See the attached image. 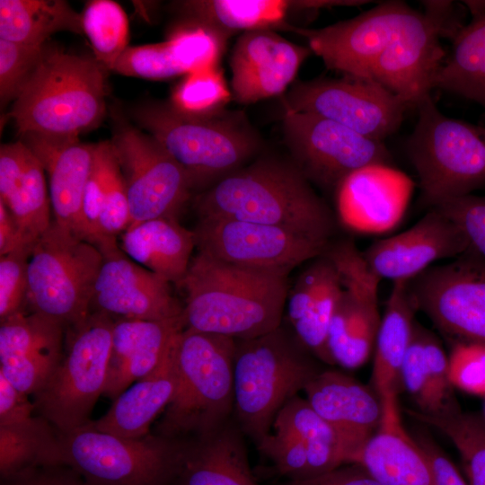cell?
I'll return each instance as SVG.
<instances>
[{
	"instance_id": "24",
	"label": "cell",
	"mask_w": 485,
	"mask_h": 485,
	"mask_svg": "<svg viewBox=\"0 0 485 485\" xmlns=\"http://www.w3.org/2000/svg\"><path fill=\"white\" fill-rule=\"evenodd\" d=\"M440 35L424 13L410 23L373 65L369 77L415 107L433 90L445 52Z\"/></svg>"
},
{
	"instance_id": "18",
	"label": "cell",
	"mask_w": 485,
	"mask_h": 485,
	"mask_svg": "<svg viewBox=\"0 0 485 485\" xmlns=\"http://www.w3.org/2000/svg\"><path fill=\"white\" fill-rule=\"evenodd\" d=\"M470 248L457 224L436 207L410 228L372 243L363 255L381 279L409 281L432 264L454 259Z\"/></svg>"
},
{
	"instance_id": "22",
	"label": "cell",
	"mask_w": 485,
	"mask_h": 485,
	"mask_svg": "<svg viewBox=\"0 0 485 485\" xmlns=\"http://www.w3.org/2000/svg\"><path fill=\"white\" fill-rule=\"evenodd\" d=\"M36 155L48 178L53 222L89 242L83 216V198L96 152V144L78 137H52L36 133L21 139Z\"/></svg>"
},
{
	"instance_id": "41",
	"label": "cell",
	"mask_w": 485,
	"mask_h": 485,
	"mask_svg": "<svg viewBox=\"0 0 485 485\" xmlns=\"http://www.w3.org/2000/svg\"><path fill=\"white\" fill-rule=\"evenodd\" d=\"M405 412L449 437L461 455L468 485H485V417L462 410L446 417L426 415L408 409Z\"/></svg>"
},
{
	"instance_id": "12",
	"label": "cell",
	"mask_w": 485,
	"mask_h": 485,
	"mask_svg": "<svg viewBox=\"0 0 485 485\" xmlns=\"http://www.w3.org/2000/svg\"><path fill=\"white\" fill-rule=\"evenodd\" d=\"M417 311L454 342L485 345V260L471 246L408 281Z\"/></svg>"
},
{
	"instance_id": "33",
	"label": "cell",
	"mask_w": 485,
	"mask_h": 485,
	"mask_svg": "<svg viewBox=\"0 0 485 485\" xmlns=\"http://www.w3.org/2000/svg\"><path fill=\"white\" fill-rule=\"evenodd\" d=\"M176 485H258L240 432L229 422L184 441Z\"/></svg>"
},
{
	"instance_id": "50",
	"label": "cell",
	"mask_w": 485,
	"mask_h": 485,
	"mask_svg": "<svg viewBox=\"0 0 485 485\" xmlns=\"http://www.w3.org/2000/svg\"><path fill=\"white\" fill-rule=\"evenodd\" d=\"M1 485H89L66 465H40L1 479Z\"/></svg>"
},
{
	"instance_id": "39",
	"label": "cell",
	"mask_w": 485,
	"mask_h": 485,
	"mask_svg": "<svg viewBox=\"0 0 485 485\" xmlns=\"http://www.w3.org/2000/svg\"><path fill=\"white\" fill-rule=\"evenodd\" d=\"M485 108V15L472 19L452 40L433 84Z\"/></svg>"
},
{
	"instance_id": "4",
	"label": "cell",
	"mask_w": 485,
	"mask_h": 485,
	"mask_svg": "<svg viewBox=\"0 0 485 485\" xmlns=\"http://www.w3.org/2000/svg\"><path fill=\"white\" fill-rule=\"evenodd\" d=\"M234 339L182 329L174 341L177 385L156 435L188 441L228 422L234 411ZM190 439V440H191Z\"/></svg>"
},
{
	"instance_id": "14",
	"label": "cell",
	"mask_w": 485,
	"mask_h": 485,
	"mask_svg": "<svg viewBox=\"0 0 485 485\" xmlns=\"http://www.w3.org/2000/svg\"><path fill=\"white\" fill-rule=\"evenodd\" d=\"M283 104L285 110L314 113L382 142L397 131L408 109L377 81L348 75L297 82Z\"/></svg>"
},
{
	"instance_id": "52",
	"label": "cell",
	"mask_w": 485,
	"mask_h": 485,
	"mask_svg": "<svg viewBox=\"0 0 485 485\" xmlns=\"http://www.w3.org/2000/svg\"><path fill=\"white\" fill-rule=\"evenodd\" d=\"M424 13L436 27L441 38L453 40L465 26L463 4L454 1H422Z\"/></svg>"
},
{
	"instance_id": "45",
	"label": "cell",
	"mask_w": 485,
	"mask_h": 485,
	"mask_svg": "<svg viewBox=\"0 0 485 485\" xmlns=\"http://www.w3.org/2000/svg\"><path fill=\"white\" fill-rule=\"evenodd\" d=\"M43 46H33L0 39L1 109L14 101L36 69Z\"/></svg>"
},
{
	"instance_id": "56",
	"label": "cell",
	"mask_w": 485,
	"mask_h": 485,
	"mask_svg": "<svg viewBox=\"0 0 485 485\" xmlns=\"http://www.w3.org/2000/svg\"><path fill=\"white\" fill-rule=\"evenodd\" d=\"M463 5L472 14V19L480 18L485 15V0H467L463 2Z\"/></svg>"
},
{
	"instance_id": "23",
	"label": "cell",
	"mask_w": 485,
	"mask_h": 485,
	"mask_svg": "<svg viewBox=\"0 0 485 485\" xmlns=\"http://www.w3.org/2000/svg\"><path fill=\"white\" fill-rule=\"evenodd\" d=\"M312 408L340 435L352 463L382 421L384 405L376 391L337 370L318 373L304 387Z\"/></svg>"
},
{
	"instance_id": "25",
	"label": "cell",
	"mask_w": 485,
	"mask_h": 485,
	"mask_svg": "<svg viewBox=\"0 0 485 485\" xmlns=\"http://www.w3.org/2000/svg\"><path fill=\"white\" fill-rule=\"evenodd\" d=\"M231 36L215 28L187 22L163 42L128 47L112 71L162 80L218 66Z\"/></svg>"
},
{
	"instance_id": "37",
	"label": "cell",
	"mask_w": 485,
	"mask_h": 485,
	"mask_svg": "<svg viewBox=\"0 0 485 485\" xmlns=\"http://www.w3.org/2000/svg\"><path fill=\"white\" fill-rule=\"evenodd\" d=\"M84 34L82 14L63 0H1L0 39L43 46L55 33Z\"/></svg>"
},
{
	"instance_id": "19",
	"label": "cell",
	"mask_w": 485,
	"mask_h": 485,
	"mask_svg": "<svg viewBox=\"0 0 485 485\" xmlns=\"http://www.w3.org/2000/svg\"><path fill=\"white\" fill-rule=\"evenodd\" d=\"M312 50L295 44L273 30L244 31L230 58L234 100L251 104L283 93Z\"/></svg>"
},
{
	"instance_id": "38",
	"label": "cell",
	"mask_w": 485,
	"mask_h": 485,
	"mask_svg": "<svg viewBox=\"0 0 485 485\" xmlns=\"http://www.w3.org/2000/svg\"><path fill=\"white\" fill-rule=\"evenodd\" d=\"M273 428L296 436L304 445L307 477L332 471L348 463V449L338 432L322 418L306 399L295 396L278 411Z\"/></svg>"
},
{
	"instance_id": "49",
	"label": "cell",
	"mask_w": 485,
	"mask_h": 485,
	"mask_svg": "<svg viewBox=\"0 0 485 485\" xmlns=\"http://www.w3.org/2000/svg\"><path fill=\"white\" fill-rule=\"evenodd\" d=\"M433 207L454 220L465 234L470 246L485 260V195L470 194Z\"/></svg>"
},
{
	"instance_id": "17",
	"label": "cell",
	"mask_w": 485,
	"mask_h": 485,
	"mask_svg": "<svg viewBox=\"0 0 485 485\" xmlns=\"http://www.w3.org/2000/svg\"><path fill=\"white\" fill-rule=\"evenodd\" d=\"M91 312L113 319L166 321L181 318L183 305L172 284L126 256L121 249L103 255Z\"/></svg>"
},
{
	"instance_id": "29",
	"label": "cell",
	"mask_w": 485,
	"mask_h": 485,
	"mask_svg": "<svg viewBox=\"0 0 485 485\" xmlns=\"http://www.w3.org/2000/svg\"><path fill=\"white\" fill-rule=\"evenodd\" d=\"M401 381L420 413L446 417L461 410L449 378L448 357L436 336L417 322L401 366Z\"/></svg>"
},
{
	"instance_id": "55",
	"label": "cell",
	"mask_w": 485,
	"mask_h": 485,
	"mask_svg": "<svg viewBox=\"0 0 485 485\" xmlns=\"http://www.w3.org/2000/svg\"><path fill=\"white\" fill-rule=\"evenodd\" d=\"M21 248H33V246L25 242L11 213L0 201V256Z\"/></svg>"
},
{
	"instance_id": "9",
	"label": "cell",
	"mask_w": 485,
	"mask_h": 485,
	"mask_svg": "<svg viewBox=\"0 0 485 485\" xmlns=\"http://www.w3.org/2000/svg\"><path fill=\"white\" fill-rule=\"evenodd\" d=\"M115 319L91 312L66 330L63 357L48 382L34 393L35 412L55 429L67 432L88 424L103 394Z\"/></svg>"
},
{
	"instance_id": "34",
	"label": "cell",
	"mask_w": 485,
	"mask_h": 485,
	"mask_svg": "<svg viewBox=\"0 0 485 485\" xmlns=\"http://www.w3.org/2000/svg\"><path fill=\"white\" fill-rule=\"evenodd\" d=\"M381 319L378 295L342 287L327 338L332 364L347 369L363 366L375 348Z\"/></svg>"
},
{
	"instance_id": "54",
	"label": "cell",
	"mask_w": 485,
	"mask_h": 485,
	"mask_svg": "<svg viewBox=\"0 0 485 485\" xmlns=\"http://www.w3.org/2000/svg\"><path fill=\"white\" fill-rule=\"evenodd\" d=\"M285 485H379L368 472L357 463L340 466L313 477L291 480Z\"/></svg>"
},
{
	"instance_id": "46",
	"label": "cell",
	"mask_w": 485,
	"mask_h": 485,
	"mask_svg": "<svg viewBox=\"0 0 485 485\" xmlns=\"http://www.w3.org/2000/svg\"><path fill=\"white\" fill-rule=\"evenodd\" d=\"M32 248L0 256V320L27 310L28 263Z\"/></svg>"
},
{
	"instance_id": "35",
	"label": "cell",
	"mask_w": 485,
	"mask_h": 485,
	"mask_svg": "<svg viewBox=\"0 0 485 485\" xmlns=\"http://www.w3.org/2000/svg\"><path fill=\"white\" fill-rule=\"evenodd\" d=\"M416 312L408 281L393 282L374 348L373 388L382 400L397 399L401 389V370Z\"/></svg>"
},
{
	"instance_id": "40",
	"label": "cell",
	"mask_w": 485,
	"mask_h": 485,
	"mask_svg": "<svg viewBox=\"0 0 485 485\" xmlns=\"http://www.w3.org/2000/svg\"><path fill=\"white\" fill-rule=\"evenodd\" d=\"M58 445L57 431L40 415L1 425V479L36 466L58 465Z\"/></svg>"
},
{
	"instance_id": "20",
	"label": "cell",
	"mask_w": 485,
	"mask_h": 485,
	"mask_svg": "<svg viewBox=\"0 0 485 485\" xmlns=\"http://www.w3.org/2000/svg\"><path fill=\"white\" fill-rule=\"evenodd\" d=\"M413 181L389 164H371L347 176L335 190L338 217L348 228L379 234L402 218Z\"/></svg>"
},
{
	"instance_id": "8",
	"label": "cell",
	"mask_w": 485,
	"mask_h": 485,
	"mask_svg": "<svg viewBox=\"0 0 485 485\" xmlns=\"http://www.w3.org/2000/svg\"><path fill=\"white\" fill-rule=\"evenodd\" d=\"M57 433L58 465L70 467L89 485H176L184 441L150 434L126 438L89 423Z\"/></svg>"
},
{
	"instance_id": "31",
	"label": "cell",
	"mask_w": 485,
	"mask_h": 485,
	"mask_svg": "<svg viewBox=\"0 0 485 485\" xmlns=\"http://www.w3.org/2000/svg\"><path fill=\"white\" fill-rule=\"evenodd\" d=\"M186 22L200 23L232 36L253 30L287 31L289 13L328 8V0H189L173 4Z\"/></svg>"
},
{
	"instance_id": "26",
	"label": "cell",
	"mask_w": 485,
	"mask_h": 485,
	"mask_svg": "<svg viewBox=\"0 0 485 485\" xmlns=\"http://www.w3.org/2000/svg\"><path fill=\"white\" fill-rule=\"evenodd\" d=\"M342 290L340 275L323 253L297 278L287 297V318L299 343L325 363L331 321Z\"/></svg>"
},
{
	"instance_id": "42",
	"label": "cell",
	"mask_w": 485,
	"mask_h": 485,
	"mask_svg": "<svg viewBox=\"0 0 485 485\" xmlns=\"http://www.w3.org/2000/svg\"><path fill=\"white\" fill-rule=\"evenodd\" d=\"M82 14L83 32L91 43L93 57L106 70H113L126 50L128 21L125 11L111 0L89 2Z\"/></svg>"
},
{
	"instance_id": "27",
	"label": "cell",
	"mask_w": 485,
	"mask_h": 485,
	"mask_svg": "<svg viewBox=\"0 0 485 485\" xmlns=\"http://www.w3.org/2000/svg\"><path fill=\"white\" fill-rule=\"evenodd\" d=\"M382 421L352 463L379 485H435L429 461L403 428L397 399L384 400Z\"/></svg>"
},
{
	"instance_id": "6",
	"label": "cell",
	"mask_w": 485,
	"mask_h": 485,
	"mask_svg": "<svg viewBox=\"0 0 485 485\" xmlns=\"http://www.w3.org/2000/svg\"><path fill=\"white\" fill-rule=\"evenodd\" d=\"M235 341L234 412L242 430L257 443L270 432L281 408L321 371L280 326Z\"/></svg>"
},
{
	"instance_id": "36",
	"label": "cell",
	"mask_w": 485,
	"mask_h": 485,
	"mask_svg": "<svg viewBox=\"0 0 485 485\" xmlns=\"http://www.w3.org/2000/svg\"><path fill=\"white\" fill-rule=\"evenodd\" d=\"M0 201L11 213L29 245L33 246L51 225L45 170L30 148L22 163L11 164L1 171Z\"/></svg>"
},
{
	"instance_id": "7",
	"label": "cell",
	"mask_w": 485,
	"mask_h": 485,
	"mask_svg": "<svg viewBox=\"0 0 485 485\" xmlns=\"http://www.w3.org/2000/svg\"><path fill=\"white\" fill-rule=\"evenodd\" d=\"M416 108L407 152L423 202L433 207L485 188V127L444 115L430 94Z\"/></svg>"
},
{
	"instance_id": "53",
	"label": "cell",
	"mask_w": 485,
	"mask_h": 485,
	"mask_svg": "<svg viewBox=\"0 0 485 485\" xmlns=\"http://www.w3.org/2000/svg\"><path fill=\"white\" fill-rule=\"evenodd\" d=\"M33 411L35 406L28 395L16 389L0 373V426L28 419Z\"/></svg>"
},
{
	"instance_id": "5",
	"label": "cell",
	"mask_w": 485,
	"mask_h": 485,
	"mask_svg": "<svg viewBox=\"0 0 485 485\" xmlns=\"http://www.w3.org/2000/svg\"><path fill=\"white\" fill-rule=\"evenodd\" d=\"M131 116L186 172L193 189L207 190L241 169L260 146L242 115L225 111L191 118L169 103L146 102L135 107Z\"/></svg>"
},
{
	"instance_id": "32",
	"label": "cell",
	"mask_w": 485,
	"mask_h": 485,
	"mask_svg": "<svg viewBox=\"0 0 485 485\" xmlns=\"http://www.w3.org/2000/svg\"><path fill=\"white\" fill-rule=\"evenodd\" d=\"M196 247L193 230L173 217L130 225L120 234V249L132 260L181 288Z\"/></svg>"
},
{
	"instance_id": "13",
	"label": "cell",
	"mask_w": 485,
	"mask_h": 485,
	"mask_svg": "<svg viewBox=\"0 0 485 485\" xmlns=\"http://www.w3.org/2000/svg\"><path fill=\"white\" fill-rule=\"evenodd\" d=\"M283 131L294 163L309 181L328 190L335 191L347 176L365 166L392 165L384 142L314 113L285 110Z\"/></svg>"
},
{
	"instance_id": "44",
	"label": "cell",
	"mask_w": 485,
	"mask_h": 485,
	"mask_svg": "<svg viewBox=\"0 0 485 485\" xmlns=\"http://www.w3.org/2000/svg\"><path fill=\"white\" fill-rule=\"evenodd\" d=\"M101 150L105 193L101 216V230L109 241H118L117 236L130 225L129 204L126 182L110 140L99 143Z\"/></svg>"
},
{
	"instance_id": "48",
	"label": "cell",
	"mask_w": 485,
	"mask_h": 485,
	"mask_svg": "<svg viewBox=\"0 0 485 485\" xmlns=\"http://www.w3.org/2000/svg\"><path fill=\"white\" fill-rule=\"evenodd\" d=\"M257 445L281 474L292 480L307 477L308 460L305 447L291 433L274 428L273 433L267 434Z\"/></svg>"
},
{
	"instance_id": "1",
	"label": "cell",
	"mask_w": 485,
	"mask_h": 485,
	"mask_svg": "<svg viewBox=\"0 0 485 485\" xmlns=\"http://www.w3.org/2000/svg\"><path fill=\"white\" fill-rule=\"evenodd\" d=\"M200 218L236 219L281 226L330 242L335 217L295 163L264 157L201 191Z\"/></svg>"
},
{
	"instance_id": "10",
	"label": "cell",
	"mask_w": 485,
	"mask_h": 485,
	"mask_svg": "<svg viewBox=\"0 0 485 485\" xmlns=\"http://www.w3.org/2000/svg\"><path fill=\"white\" fill-rule=\"evenodd\" d=\"M103 261L93 243L52 220L36 241L28 263L27 310L66 330L91 313L94 284Z\"/></svg>"
},
{
	"instance_id": "16",
	"label": "cell",
	"mask_w": 485,
	"mask_h": 485,
	"mask_svg": "<svg viewBox=\"0 0 485 485\" xmlns=\"http://www.w3.org/2000/svg\"><path fill=\"white\" fill-rule=\"evenodd\" d=\"M407 3L385 1L344 21L319 29L290 25L325 66L343 75L370 78L378 57L419 15Z\"/></svg>"
},
{
	"instance_id": "47",
	"label": "cell",
	"mask_w": 485,
	"mask_h": 485,
	"mask_svg": "<svg viewBox=\"0 0 485 485\" xmlns=\"http://www.w3.org/2000/svg\"><path fill=\"white\" fill-rule=\"evenodd\" d=\"M449 378L464 392L485 395V345L454 342L448 357Z\"/></svg>"
},
{
	"instance_id": "3",
	"label": "cell",
	"mask_w": 485,
	"mask_h": 485,
	"mask_svg": "<svg viewBox=\"0 0 485 485\" xmlns=\"http://www.w3.org/2000/svg\"><path fill=\"white\" fill-rule=\"evenodd\" d=\"M107 71L93 57L46 43L8 116L20 136L78 137L105 116Z\"/></svg>"
},
{
	"instance_id": "28",
	"label": "cell",
	"mask_w": 485,
	"mask_h": 485,
	"mask_svg": "<svg viewBox=\"0 0 485 485\" xmlns=\"http://www.w3.org/2000/svg\"><path fill=\"white\" fill-rule=\"evenodd\" d=\"M182 329V316L166 321L115 320L103 395L115 400L133 382L154 370Z\"/></svg>"
},
{
	"instance_id": "51",
	"label": "cell",
	"mask_w": 485,
	"mask_h": 485,
	"mask_svg": "<svg viewBox=\"0 0 485 485\" xmlns=\"http://www.w3.org/2000/svg\"><path fill=\"white\" fill-rule=\"evenodd\" d=\"M413 437L429 461L435 485H468L454 463L428 434L419 431Z\"/></svg>"
},
{
	"instance_id": "15",
	"label": "cell",
	"mask_w": 485,
	"mask_h": 485,
	"mask_svg": "<svg viewBox=\"0 0 485 485\" xmlns=\"http://www.w3.org/2000/svg\"><path fill=\"white\" fill-rule=\"evenodd\" d=\"M193 232L199 252L233 265L287 275L322 255L331 242L278 225L236 219L200 218Z\"/></svg>"
},
{
	"instance_id": "43",
	"label": "cell",
	"mask_w": 485,
	"mask_h": 485,
	"mask_svg": "<svg viewBox=\"0 0 485 485\" xmlns=\"http://www.w3.org/2000/svg\"><path fill=\"white\" fill-rule=\"evenodd\" d=\"M230 92L219 66L188 74L172 92L169 104L179 113L198 119L224 113Z\"/></svg>"
},
{
	"instance_id": "30",
	"label": "cell",
	"mask_w": 485,
	"mask_h": 485,
	"mask_svg": "<svg viewBox=\"0 0 485 485\" xmlns=\"http://www.w3.org/2000/svg\"><path fill=\"white\" fill-rule=\"evenodd\" d=\"M176 336L154 370L113 400L111 407L101 418L89 422L93 428L126 438H139L149 434L153 420L166 409L176 390Z\"/></svg>"
},
{
	"instance_id": "2",
	"label": "cell",
	"mask_w": 485,
	"mask_h": 485,
	"mask_svg": "<svg viewBox=\"0 0 485 485\" xmlns=\"http://www.w3.org/2000/svg\"><path fill=\"white\" fill-rule=\"evenodd\" d=\"M287 274L233 265L202 252L192 258L181 288L184 329L250 340L280 326Z\"/></svg>"
},
{
	"instance_id": "11",
	"label": "cell",
	"mask_w": 485,
	"mask_h": 485,
	"mask_svg": "<svg viewBox=\"0 0 485 485\" xmlns=\"http://www.w3.org/2000/svg\"><path fill=\"white\" fill-rule=\"evenodd\" d=\"M118 111L110 143L126 182L129 226L160 217L177 218L194 190L190 177L153 137Z\"/></svg>"
},
{
	"instance_id": "21",
	"label": "cell",
	"mask_w": 485,
	"mask_h": 485,
	"mask_svg": "<svg viewBox=\"0 0 485 485\" xmlns=\"http://www.w3.org/2000/svg\"><path fill=\"white\" fill-rule=\"evenodd\" d=\"M65 331L58 322L29 310L1 321L0 373L22 392L36 393L63 357Z\"/></svg>"
}]
</instances>
